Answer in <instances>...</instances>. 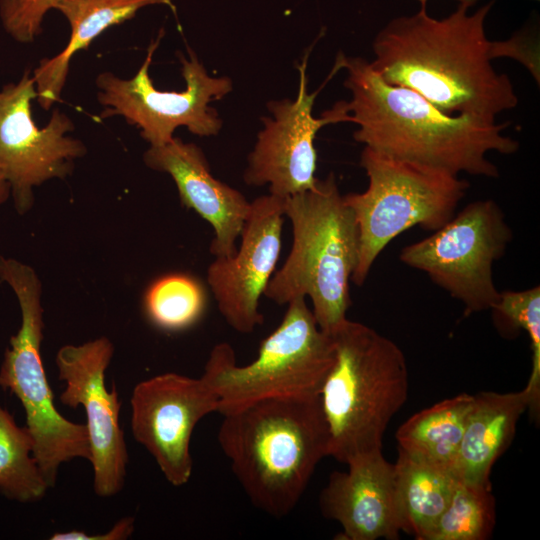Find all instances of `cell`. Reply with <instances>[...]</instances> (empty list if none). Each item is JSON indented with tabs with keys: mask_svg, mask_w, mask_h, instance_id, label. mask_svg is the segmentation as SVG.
Wrapping results in <instances>:
<instances>
[{
	"mask_svg": "<svg viewBox=\"0 0 540 540\" xmlns=\"http://www.w3.org/2000/svg\"><path fill=\"white\" fill-rule=\"evenodd\" d=\"M60 0H0L5 30L17 41L31 42L41 32L46 12Z\"/></svg>",
	"mask_w": 540,
	"mask_h": 540,
	"instance_id": "26",
	"label": "cell"
},
{
	"mask_svg": "<svg viewBox=\"0 0 540 540\" xmlns=\"http://www.w3.org/2000/svg\"><path fill=\"white\" fill-rule=\"evenodd\" d=\"M37 92L30 71L0 91V169L10 185L20 214L32 205L34 186L51 178H64L72 161L86 148L66 136L74 129L71 119L55 109L48 124L39 129L33 122L31 101Z\"/></svg>",
	"mask_w": 540,
	"mask_h": 540,
	"instance_id": "11",
	"label": "cell"
},
{
	"mask_svg": "<svg viewBox=\"0 0 540 540\" xmlns=\"http://www.w3.org/2000/svg\"><path fill=\"white\" fill-rule=\"evenodd\" d=\"M10 191V185L5 178L3 171L0 169V204L7 200Z\"/></svg>",
	"mask_w": 540,
	"mask_h": 540,
	"instance_id": "29",
	"label": "cell"
},
{
	"mask_svg": "<svg viewBox=\"0 0 540 540\" xmlns=\"http://www.w3.org/2000/svg\"><path fill=\"white\" fill-rule=\"evenodd\" d=\"M143 158L149 168L169 174L181 203L212 226L210 253L214 257L235 254L251 202L211 174L201 148L174 137L165 145L150 146Z\"/></svg>",
	"mask_w": 540,
	"mask_h": 540,
	"instance_id": "17",
	"label": "cell"
},
{
	"mask_svg": "<svg viewBox=\"0 0 540 540\" xmlns=\"http://www.w3.org/2000/svg\"><path fill=\"white\" fill-rule=\"evenodd\" d=\"M172 0H60V10L71 26L70 40L62 52L51 59H42L33 79L40 106L49 110L59 101L68 75L71 57L110 26L133 18L145 6L165 4Z\"/></svg>",
	"mask_w": 540,
	"mask_h": 540,
	"instance_id": "19",
	"label": "cell"
},
{
	"mask_svg": "<svg viewBox=\"0 0 540 540\" xmlns=\"http://www.w3.org/2000/svg\"><path fill=\"white\" fill-rule=\"evenodd\" d=\"M308 52L298 66L299 88L296 99L268 103L272 117H263V129L248 155L244 182L250 186L268 185L269 194L287 198L312 188L317 153L314 140L324 126L342 122L334 106L321 118L312 114L320 89L308 93L306 66Z\"/></svg>",
	"mask_w": 540,
	"mask_h": 540,
	"instance_id": "14",
	"label": "cell"
},
{
	"mask_svg": "<svg viewBox=\"0 0 540 540\" xmlns=\"http://www.w3.org/2000/svg\"><path fill=\"white\" fill-rule=\"evenodd\" d=\"M206 295L202 284L185 274L165 275L152 283L144 298L150 322L165 331H180L203 315Z\"/></svg>",
	"mask_w": 540,
	"mask_h": 540,
	"instance_id": "24",
	"label": "cell"
},
{
	"mask_svg": "<svg viewBox=\"0 0 540 540\" xmlns=\"http://www.w3.org/2000/svg\"><path fill=\"white\" fill-rule=\"evenodd\" d=\"M360 166L367 189L344 195L359 231V257L351 281L362 286L383 249L413 226L436 231L455 214L469 188L448 172L397 160L364 147Z\"/></svg>",
	"mask_w": 540,
	"mask_h": 540,
	"instance_id": "8",
	"label": "cell"
},
{
	"mask_svg": "<svg viewBox=\"0 0 540 540\" xmlns=\"http://www.w3.org/2000/svg\"><path fill=\"white\" fill-rule=\"evenodd\" d=\"M350 101L337 102L344 122L358 126L353 137L380 154L458 176L497 178L489 152L510 155L519 142L503 131L509 122L472 115H447L418 93L386 83L361 57L342 58Z\"/></svg>",
	"mask_w": 540,
	"mask_h": 540,
	"instance_id": "2",
	"label": "cell"
},
{
	"mask_svg": "<svg viewBox=\"0 0 540 540\" xmlns=\"http://www.w3.org/2000/svg\"><path fill=\"white\" fill-rule=\"evenodd\" d=\"M279 326L261 343L249 364H236L231 345L214 346L202 378L219 398L218 413L266 398L318 397L334 362V344L306 303L287 304Z\"/></svg>",
	"mask_w": 540,
	"mask_h": 540,
	"instance_id": "7",
	"label": "cell"
},
{
	"mask_svg": "<svg viewBox=\"0 0 540 540\" xmlns=\"http://www.w3.org/2000/svg\"><path fill=\"white\" fill-rule=\"evenodd\" d=\"M529 407L530 396L525 388L474 395L453 469L455 477L467 483H490L494 462L512 442L517 423Z\"/></svg>",
	"mask_w": 540,
	"mask_h": 540,
	"instance_id": "18",
	"label": "cell"
},
{
	"mask_svg": "<svg viewBox=\"0 0 540 540\" xmlns=\"http://www.w3.org/2000/svg\"><path fill=\"white\" fill-rule=\"evenodd\" d=\"M496 522V504L490 483L459 481L451 500L425 540H485Z\"/></svg>",
	"mask_w": 540,
	"mask_h": 540,
	"instance_id": "23",
	"label": "cell"
},
{
	"mask_svg": "<svg viewBox=\"0 0 540 540\" xmlns=\"http://www.w3.org/2000/svg\"><path fill=\"white\" fill-rule=\"evenodd\" d=\"M49 489L36 460L26 427L0 405V492L21 503L41 499Z\"/></svg>",
	"mask_w": 540,
	"mask_h": 540,
	"instance_id": "22",
	"label": "cell"
},
{
	"mask_svg": "<svg viewBox=\"0 0 540 540\" xmlns=\"http://www.w3.org/2000/svg\"><path fill=\"white\" fill-rule=\"evenodd\" d=\"M398 451L394 474L402 531L414 535L417 540H425L449 504L458 479L451 471Z\"/></svg>",
	"mask_w": 540,
	"mask_h": 540,
	"instance_id": "21",
	"label": "cell"
},
{
	"mask_svg": "<svg viewBox=\"0 0 540 540\" xmlns=\"http://www.w3.org/2000/svg\"><path fill=\"white\" fill-rule=\"evenodd\" d=\"M162 33L149 45L145 61L132 79L123 80L110 72L98 75V101L106 106L101 117L123 116L128 124L140 128L141 136L150 146L169 143L179 126L198 136L216 135L222 120L209 103L232 91L231 79L210 76L189 49L188 58L179 54L186 89L180 92L156 89L149 68Z\"/></svg>",
	"mask_w": 540,
	"mask_h": 540,
	"instance_id": "10",
	"label": "cell"
},
{
	"mask_svg": "<svg viewBox=\"0 0 540 540\" xmlns=\"http://www.w3.org/2000/svg\"><path fill=\"white\" fill-rule=\"evenodd\" d=\"M495 325L505 331L524 330L530 339L532 370L525 387L530 396L529 409L535 414L540 402V287L522 291H504L491 307Z\"/></svg>",
	"mask_w": 540,
	"mask_h": 540,
	"instance_id": "25",
	"label": "cell"
},
{
	"mask_svg": "<svg viewBox=\"0 0 540 540\" xmlns=\"http://www.w3.org/2000/svg\"><path fill=\"white\" fill-rule=\"evenodd\" d=\"M0 282L14 291L21 311V325L11 336L0 366V387L20 401L33 442V457L52 488L63 463L75 458L90 460L88 429L86 424L63 417L54 405L40 353L44 323L36 272L27 264L0 255Z\"/></svg>",
	"mask_w": 540,
	"mask_h": 540,
	"instance_id": "6",
	"label": "cell"
},
{
	"mask_svg": "<svg viewBox=\"0 0 540 540\" xmlns=\"http://www.w3.org/2000/svg\"><path fill=\"white\" fill-rule=\"evenodd\" d=\"M134 530V518L125 517L119 520L108 532L103 534L88 535L83 531L71 530L52 534L51 540H124Z\"/></svg>",
	"mask_w": 540,
	"mask_h": 540,
	"instance_id": "28",
	"label": "cell"
},
{
	"mask_svg": "<svg viewBox=\"0 0 540 540\" xmlns=\"http://www.w3.org/2000/svg\"><path fill=\"white\" fill-rule=\"evenodd\" d=\"M513 232L491 199L469 203L432 235L405 246V265L425 272L459 300L466 314L490 310L500 296L493 264L505 254Z\"/></svg>",
	"mask_w": 540,
	"mask_h": 540,
	"instance_id": "9",
	"label": "cell"
},
{
	"mask_svg": "<svg viewBox=\"0 0 540 540\" xmlns=\"http://www.w3.org/2000/svg\"><path fill=\"white\" fill-rule=\"evenodd\" d=\"M473 403L474 395L462 393L414 414L397 430L398 450L453 472Z\"/></svg>",
	"mask_w": 540,
	"mask_h": 540,
	"instance_id": "20",
	"label": "cell"
},
{
	"mask_svg": "<svg viewBox=\"0 0 540 540\" xmlns=\"http://www.w3.org/2000/svg\"><path fill=\"white\" fill-rule=\"evenodd\" d=\"M221 415L218 443L251 503L277 518L288 515L328 456L319 396L266 398Z\"/></svg>",
	"mask_w": 540,
	"mask_h": 540,
	"instance_id": "3",
	"label": "cell"
},
{
	"mask_svg": "<svg viewBox=\"0 0 540 540\" xmlns=\"http://www.w3.org/2000/svg\"><path fill=\"white\" fill-rule=\"evenodd\" d=\"M285 198L272 194L251 201L231 256H218L207 269V282L227 324L242 334L264 321L259 300L273 276L281 251Z\"/></svg>",
	"mask_w": 540,
	"mask_h": 540,
	"instance_id": "15",
	"label": "cell"
},
{
	"mask_svg": "<svg viewBox=\"0 0 540 540\" xmlns=\"http://www.w3.org/2000/svg\"><path fill=\"white\" fill-rule=\"evenodd\" d=\"M334 362L319 398L328 456L347 463L382 449L383 435L408 397L405 356L373 328L345 319L332 333Z\"/></svg>",
	"mask_w": 540,
	"mask_h": 540,
	"instance_id": "5",
	"label": "cell"
},
{
	"mask_svg": "<svg viewBox=\"0 0 540 540\" xmlns=\"http://www.w3.org/2000/svg\"><path fill=\"white\" fill-rule=\"evenodd\" d=\"M539 45L528 33L519 32L506 41H491L490 57H511L521 62L539 84Z\"/></svg>",
	"mask_w": 540,
	"mask_h": 540,
	"instance_id": "27",
	"label": "cell"
},
{
	"mask_svg": "<svg viewBox=\"0 0 540 540\" xmlns=\"http://www.w3.org/2000/svg\"><path fill=\"white\" fill-rule=\"evenodd\" d=\"M346 464L348 470L334 471L320 493L322 514L341 525V539H398L402 525L394 464L381 450L354 457Z\"/></svg>",
	"mask_w": 540,
	"mask_h": 540,
	"instance_id": "16",
	"label": "cell"
},
{
	"mask_svg": "<svg viewBox=\"0 0 540 540\" xmlns=\"http://www.w3.org/2000/svg\"><path fill=\"white\" fill-rule=\"evenodd\" d=\"M131 430L173 486L192 475V433L198 422L218 412L219 398L202 378L164 373L139 382L131 399Z\"/></svg>",
	"mask_w": 540,
	"mask_h": 540,
	"instance_id": "13",
	"label": "cell"
},
{
	"mask_svg": "<svg viewBox=\"0 0 540 540\" xmlns=\"http://www.w3.org/2000/svg\"><path fill=\"white\" fill-rule=\"evenodd\" d=\"M421 7H426V4H427V1L428 0H417ZM460 4H466L468 5L469 7H471L472 5H474L478 0H457Z\"/></svg>",
	"mask_w": 540,
	"mask_h": 540,
	"instance_id": "30",
	"label": "cell"
},
{
	"mask_svg": "<svg viewBox=\"0 0 540 540\" xmlns=\"http://www.w3.org/2000/svg\"><path fill=\"white\" fill-rule=\"evenodd\" d=\"M284 216L292 227V246L264 295L278 305L309 297L319 328L332 333L351 305L349 282L359 257L354 214L330 173L315 185L285 198Z\"/></svg>",
	"mask_w": 540,
	"mask_h": 540,
	"instance_id": "4",
	"label": "cell"
},
{
	"mask_svg": "<svg viewBox=\"0 0 540 540\" xmlns=\"http://www.w3.org/2000/svg\"><path fill=\"white\" fill-rule=\"evenodd\" d=\"M110 340L100 337L81 345H65L56 355L59 379L65 382L62 404L85 410L93 468V488L100 497L122 490L128 452L119 425L121 403L116 386L108 390L105 372L113 356Z\"/></svg>",
	"mask_w": 540,
	"mask_h": 540,
	"instance_id": "12",
	"label": "cell"
},
{
	"mask_svg": "<svg viewBox=\"0 0 540 540\" xmlns=\"http://www.w3.org/2000/svg\"><path fill=\"white\" fill-rule=\"evenodd\" d=\"M495 0L473 14L459 4L436 19L426 7L390 20L372 43L373 70L388 84L408 88L447 115L495 119L518 97L506 74L491 64L485 19Z\"/></svg>",
	"mask_w": 540,
	"mask_h": 540,
	"instance_id": "1",
	"label": "cell"
}]
</instances>
